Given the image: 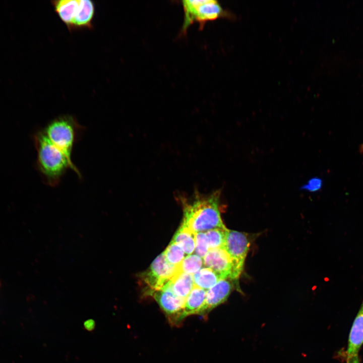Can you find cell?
I'll return each mask as SVG.
<instances>
[{
	"label": "cell",
	"mask_w": 363,
	"mask_h": 363,
	"mask_svg": "<svg viewBox=\"0 0 363 363\" xmlns=\"http://www.w3.org/2000/svg\"><path fill=\"white\" fill-rule=\"evenodd\" d=\"M360 151L362 152H363V144L361 145L360 147Z\"/></svg>",
	"instance_id": "obj_24"
},
{
	"label": "cell",
	"mask_w": 363,
	"mask_h": 363,
	"mask_svg": "<svg viewBox=\"0 0 363 363\" xmlns=\"http://www.w3.org/2000/svg\"><path fill=\"white\" fill-rule=\"evenodd\" d=\"M195 234L182 223L171 241L180 247L187 256L191 255L195 249Z\"/></svg>",
	"instance_id": "obj_14"
},
{
	"label": "cell",
	"mask_w": 363,
	"mask_h": 363,
	"mask_svg": "<svg viewBox=\"0 0 363 363\" xmlns=\"http://www.w3.org/2000/svg\"><path fill=\"white\" fill-rule=\"evenodd\" d=\"M220 191L208 195L196 193L191 199L180 198L183 207L182 223L195 233L226 227L221 217Z\"/></svg>",
	"instance_id": "obj_1"
},
{
	"label": "cell",
	"mask_w": 363,
	"mask_h": 363,
	"mask_svg": "<svg viewBox=\"0 0 363 363\" xmlns=\"http://www.w3.org/2000/svg\"><path fill=\"white\" fill-rule=\"evenodd\" d=\"M227 228H216L204 231L210 249L223 248Z\"/></svg>",
	"instance_id": "obj_19"
},
{
	"label": "cell",
	"mask_w": 363,
	"mask_h": 363,
	"mask_svg": "<svg viewBox=\"0 0 363 363\" xmlns=\"http://www.w3.org/2000/svg\"><path fill=\"white\" fill-rule=\"evenodd\" d=\"M363 344V301L352 325L348 340L347 358L358 355Z\"/></svg>",
	"instance_id": "obj_10"
},
{
	"label": "cell",
	"mask_w": 363,
	"mask_h": 363,
	"mask_svg": "<svg viewBox=\"0 0 363 363\" xmlns=\"http://www.w3.org/2000/svg\"><path fill=\"white\" fill-rule=\"evenodd\" d=\"M96 326L95 321L92 319H89L85 321L83 323V327L84 329L89 332L93 331Z\"/></svg>",
	"instance_id": "obj_22"
},
{
	"label": "cell",
	"mask_w": 363,
	"mask_h": 363,
	"mask_svg": "<svg viewBox=\"0 0 363 363\" xmlns=\"http://www.w3.org/2000/svg\"><path fill=\"white\" fill-rule=\"evenodd\" d=\"M163 252L167 261L176 266H179L187 256L182 249L172 241Z\"/></svg>",
	"instance_id": "obj_18"
},
{
	"label": "cell",
	"mask_w": 363,
	"mask_h": 363,
	"mask_svg": "<svg viewBox=\"0 0 363 363\" xmlns=\"http://www.w3.org/2000/svg\"><path fill=\"white\" fill-rule=\"evenodd\" d=\"M169 285L175 294L186 299L195 286L193 276L180 272Z\"/></svg>",
	"instance_id": "obj_15"
},
{
	"label": "cell",
	"mask_w": 363,
	"mask_h": 363,
	"mask_svg": "<svg viewBox=\"0 0 363 363\" xmlns=\"http://www.w3.org/2000/svg\"><path fill=\"white\" fill-rule=\"evenodd\" d=\"M322 186V180L319 177H313L311 178L306 184L302 186L300 189L314 192L321 189Z\"/></svg>",
	"instance_id": "obj_21"
},
{
	"label": "cell",
	"mask_w": 363,
	"mask_h": 363,
	"mask_svg": "<svg viewBox=\"0 0 363 363\" xmlns=\"http://www.w3.org/2000/svg\"><path fill=\"white\" fill-rule=\"evenodd\" d=\"M80 0H58L52 2L54 11L68 28L71 29L77 14Z\"/></svg>",
	"instance_id": "obj_12"
},
{
	"label": "cell",
	"mask_w": 363,
	"mask_h": 363,
	"mask_svg": "<svg viewBox=\"0 0 363 363\" xmlns=\"http://www.w3.org/2000/svg\"><path fill=\"white\" fill-rule=\"evenodd\" d=\"M82 130L76 118L67 114L55 118L43 131L51 142L73 162V146Z\"/></svg>",
	"instance_id": "obj_3"
},
{
	"label": "cell",
	"mask_w": 363,
	"mask_h": 363,
	"mask_svg": "<svg viewBox=\"0 0 363 363\" xmlns=\"http://www.w3.org/2000/svg\"><path fill=\"white\" fill-rule=\"evenodd\" d=\"M209 250L208 238L205 232H196L195 254L203 259Z\"/></svg>",
	"instance_id": "obj_20"
},
{
	"label": "cell",
	"mask_w": 363,
	"mask_h": 363,
	"mask_svg": "<svg viewBox=\"0 0 363 363\" xmlns=\"http://www.w3.org/2000/svg\"><path fill=\"white\" fill-rule=\"evenodd\" d=\"M34 141L37 153V169L46 184L51 187L57 186L68 168L81 177L73 162L51 142L43 130L34 135Z\"/></svg>",
	"instance_id": "obj_2"
},
{
	"label": "cell",
	"mask_w": 363,
	"mask_h": 363,
	"mask_svg": "<svg viewBox=\"0 0 363 363\" xmlns=\"http://www.w3.org/2000/svg\"><path fill=\"white\" fill-rule=\"evenodd\" d=\"M95 14V5L90 0H80L77 14L73 21L71 29L91 28Z\"/></svg>",
	"instance_id": "obj_13"
},
{
	"label": "cell",
	"mask_w": 363,
	"mask_h": 363,
	"mask_svg": "<svg viewBox=\"0 0 363 363\" xmlns=\"http://www.w3.org/2000/svg\"><path fill=\"white\" fill-rule=\"evenodd\" d=\"M203 266L211 269L221 279H238L231 259L223 248L210 249L203 258Z\"/></svg>",
	"instance_id": "obj_8"
},
{
	"label": "cell",
	"mask_w": 363,
	"mask_h": 363,
	"mask_svg": "<svg viewBox=\"0 0 363 363\" xmlns=\"http://www.w3.org/2000/svg\"><path fill=\"white\" fill-rule=\"evenodd\" d=\"M184 19L180 33L185 35L189 27L198 22L202 29L209 21L220 18H233V15L225 10L217 1L186 0L182 2Z\"/></svg>",
	"instance_id": "obj_4"
},
{
	"label": "cell",
	"mask_w": 363,
	"mask_h": 363,
	"mask_svg": "<svg viewBox=\"0 0 363 363\" xmlns=\"http://www.w3.org/2000/svg\"><path fill=\"white\" fill-rule=\"evenodd\" d=\"M180 272L179 266L169 263L162 252L138 276L145 285L144 289L159 290L168 285Z\"/></svg>",
	"instance_id": "obj_5"
},
{
	"label": "cell",
	"mask_w": 363,
	"mask_h": 363,
	"mask_svg": "<svg viewBox=\"0 0 363 363\" xmlns=\"http://www.w3.org/2000/svg\"><path fill=\"white\" fill-rule=\"evenodd\" d=\"M203 267V259L195 254L187 255L179 267L181 272L193 275Z\"/></svg>",
	"instance_id": "obj_17"
},
{
	"label": "cell",
	"mask_w": 363,
	"mask_h": 363,
	"mask_svg": "<svg viewBox=\"0 0 363 363\" xmlns=\"http://www.w3.org/2000/svg\"><path fill=\"white\" fill-rule=\"evenodd\" d=\"M238 284V280L230 278L219 280L207 290L205 305L200 315H207L213 309L224 302L234 289L240 291Z\"/></svg>",
	"instance_id": "obj_9"
},
{
	"label": "cell",
	"mask_w": 363,
	"mask_h": 363,
	"mask_svg": "<svg viewBox=\"0 0 363 363\" xmlns=\"http://www.w3.org/2000/svg\"><path fill=\"white\" fill-rule=\"evenodd\" d=\"M193 276L195 286L206 290L212 287L221 279L213 270L204 266Z\"/></svg>",
	"instance_id": "obj_16"
},
{
	"label": "cell",
	"mask_w": 363,
	"mask_h": 363,
	"mask_svg": "<svg viewBox=\"0 0 363 363\" xmlns=\"http://www.w3.org/2000/svg\"><path fill=\"white\" fill-rule=\"evenodd\" d=\"M169 284L159 290L144 289V295L152 297L169 322L173 325H178L183 321L182 315L185 299L175 294Z\"/></svg>",
	"instance_id": "obj_7"
},
{
	"label": "cell",
	"mask_w": 363,
	"mask_h": 363,
	"mask_svg": "<svg viewBox=\"0 0 363 363\" xmlns=\"http://www.w3.org/2000/svg\"><path fill=\"white\" fill-rule=\"evenodd\" d=\"M207 290L194 286L186 298L182 315V321L188 316L200 315L205 302Z\"/></svg>",
	"instance_id": "obj_11"
},
{
	"label": "cell",
	"mask_w": 363,
	"mask_h": 363,
	"mask_svg": "<svg viewBox=\"0 0 363 363\" xmlns=\"http://www.w3.org/2000/svg\"><path fill=\"white\" fill-rule=\"evenodd\" d=\"M346 363H360L358 355H355L347 358Z\"/></svg>",
	"instance_id": "obj_23"
},
{
	"label": "cell",
	"mask_w": 363,
	"mask_h": 363,
	"mask_svg": "<svg viewBox=\"0 0 363 363\" xmlns=\"http://www.w3.org/2000/svg\"><path fill=\"white\" fill-rule=\"evenodd\" d=\"M258 233H249L227 229L223 248L230 257L236 277L239 278L250 246Z\"/></svg>",
	"instance_id": "obj_6"
}]
</instances>
